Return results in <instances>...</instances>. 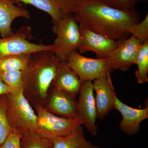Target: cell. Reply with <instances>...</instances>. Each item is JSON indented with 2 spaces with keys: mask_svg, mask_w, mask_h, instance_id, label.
I'll return each mask as SVG.
<instances>
[{
  "mask_svg": "<svg viewBox=\"0 0 148 148\" xmlns=\"http://www.w3.org/2000/svg\"><path fill=\"white\" fill-rule=\"evenodd\" d=\"M79 24L111 40L121 41L131 36V27L140 22L135 8L121 10L100 0H89L74 14Z\"/></svg>",
  "mask_w": 148,
  "mask_h": 148,
  "instance_id": "obj_1",
  "label": "cell"
},
{
  "mask_svg": "<svg viewBox=\"0 0 148 148\" xmlns=\"http://www.w3.org/2000/svg\"><path fill=\"white\" fill-rule=\"evenodd\" d=\"M60 61L53 51L31 53L27 66L22 71L23 92L29 101L42 105L47 97L51 83L58 70Z\"/></svg>",
  "mask_w": 148,
  "mask_h": 148,
  "instance_id": "obj_2",
  "label": "cell"
},
{
  "mask_svg": "<svg viewBox=\"0 0 148 148\" xmlns=\"http://www.w3.org/2000/svg\"><path fill=\"white\" fill-rule=\"evenodd\" d=\"M7 115L12 131L22 137L35 133L37 115L23 90L7 94Z\"/></svg>",
  "mask_w": 148,
  "mask_h": 148,
  "instance_id": "obj_3",
  "label": "cell"
},
{
  "mask_svg": "<svg viewBox=\"0 0 148 148\" xmlns=\"http://www.w3.org/2000/svg\"><path fill=\"white\" fill-rule=\"evenodd\" d=\"M52 32L56 38L53 51L60 61H66L73 51L78 50L81 41L79 24L73 14L64 15L58 21L52 22Z\"/></svg>",
  "mask_w": 148,
  "mask_h": 148,
  "instance_id": "obj_4",
  "label": "cell"
},
{
  "mask_svg": "<svg viewBox=\"0 0 148 148\" xmlns=\"http://www.w3.org/2000/svg\"><path fill=\"white\" fill-rule=\"evenodd\" d=\"M35 108L37 113L35 133L51 141L71 135L82 125L78 118L58 116L48 111L42 105L37 104Z\"/></svg>",
  "mask_w": 148,
  "mask_h": 148,
  "instance_id": "obj_5",
  "label": "cell"
},
{
  "mask_svg": "<svg viewBox=\"0 0 148 148\" xmlns=\"http://www.w3.org/2000/svg\"><path fill=\"white\" fill-rule=\"evenodd\" d=\"M33 38L31 27L24 26L12 36L0 38V59L9 56L53 50L52 45H47L30 42L29 41Z\"/></svg>",
  "mask_w": 148,
  "mask_h": 148,
  "instance_id": "obj_6",
  "label": "cell"
},
{
  "mask_svg": "<svg viewBox=\"0 0 148 148\" xmlns=\"http://www.w3.org/2000/svg\"><path fill=\"white\" fill-rule=\"evenodd\" d=\"M68 66L83 82L90 81L112 73L107 58H91L82 55L77 51L72 52L66 60Z\"/></svg>",
  "mask_w": 148,
  "mask_h": 148,
  "instance_id": "obj_7",
  "label": "cell"
},
{
  "mask_svg": "<svg viewBox=\"0 0 148 148\" xmlns=\"http://www.w3.org/2000/svg\"><path fill=\"white\" fill-rule=\"evenodd\" d=\"M77 105V116L82 125H84L93 137L98 133L96 124L97 118L92 82H83L79 93Z\"/></svg>",
  "mask_w": 148,
  "mask_h": 148,
  "instance_id": "obj_8",
  "label": "cell"
},
{
  "mask_svg": "<svg viewBox=\"0 0 148 148\" xmlns=\"http://www.w3.org/2000/svg\"><path fill=\"white\" fill-rule=\"evenodd\" d=\"M79 28L81 41L78 50L79 53L92 51L96 54L97 58H107L121 41L111 40L89 30L81 24Z\"/></svg>",
  "mask_w": 148,
  "mask_h": 148,
  "instance_id": "obj_9",
  "label": "cell"
},
{
  "mask_svg": "<svg viewBox=\"0 0 148 148\" xmlns=\"http://www.w3.org/2000/svg\"><path fill=\"white\" fill-rule=\"evenodd\" d=\"M42 106L51 113L66 118H77L76 96L52 87Z\"/></svg>",
  "mask_w": 148,
  "mask_h": 148,
  "instance_id": "obj_10",
  "label": "cell"
},
{
  "mask_svg": "<svg viewBox=\"0 0 148 148\" xmlns=\"http://www.w3.org/2000/svg\"><path fill=\"white\" fill-rule=\"evenodd\" d=\"M141 45L138 40L132 36L121 40L107 58L112 70L128 71L135 64V57Z\"/></svg>",
  "mask_w": 148,
  "mask_h": 148,
  "instance_id": "obj_11",
  "label": "cell"
},
{
  "mask_svg": "<svg viewBox=\"0 0 148 148\" xmlns=\"http://www.w3.org/2000/svg\"><path fill=\"white\" fill-rule=\"evenodd\" d=\"M109 72L104 75L94 80L92 82L95 92V105L97 118L105 119L109 113L114 109V100L116 95L111 77Z\"/></svg>",
  "mask_w": 148,
  "mask_h": 148,
  "instance_id": "obj_12",
  "label": "cell"
},
{
  "mask_svg": "<svg viewBox=\"0 0 148 148\" xmlns=\"http://www.w3.org/2000/svg\"><path fill=\"white\" fill-rule=\"evenodd\" d=\"M114 109L121 114L122 119L120 123V129L129 136L136 135L140 129L141 123L148 118V107L144 109H136L127 106L118 98L114 100Z\"/></svg>",
  "mask_w": 148,
  "mask_h": 148,
  "instance_id": "obj_13",
  "label": "cell"
},
{
  "mask_svg": "<svg viewBox=\"0 0 148 148\" xmlns=\"http://www.w3.org/2000/svg\"><path fill=\"white\" fill-rule=\"evenodd\" d=\"M18 17L29 19L31 14L18 0H0V35L2 38L10 36L14 34L12 24Z\"/></svg>",
  "mask_w": 148,
  "mask_h": 148,
  "instance_id": "obj_14",
  "label": "cell"
},
{
  "mask_svg": "<svg viewBox=\"0 0 148 148\" xmlns=\"http://www.w3.org/2000/svg\"><path fill=\"white\" fill-rule=\"evenodd\" d=\"M82 82L73 70L70 68L66 61H60L59 67L51 86L76 96L79 93Z\"/></svg>",
  "mask_w": 148,
  "mask_h": 148,
  "instance_id": "obj_15",
  "label": "cell"
},
{
  "mask_svg": "<svg viewBox=\"0 0 148 148\" xmlns=\"http://www.w3.org/2000/svg\"><path fill=\"white\" fill-rule=\"evenodd\" d=\"M53 148H85L88 142L82 125L71 135L51 140Z\"/></svg>",
  "mask_w": 148,
  "mask_h": 148,
  "instance_id": "obj_16",
  "label": "cell"
},
{
  "mask_svg": "<svg viewBox=\"0 0 148 148\" xmlns=\"http://www.w3.org/2000/svg\"><path fill=\"white\" fill-rule=\"evenodd\" d=\"M138 69L135 72L138 83L144 84L148 82V40L141 45L135 60Z\"/></svg>",
  "mask_w": 148,
  "mask_h": 148,
  "instance_id": "obj_17",
  "label": "cell"
},
{
  "mask_svg": "<svg viewBox=\"0 0 148 148\" xmlns=\"http://www.w3.org/2000/svg\"><path fill=\"white\" fill-rule=\"evenodd\" d=\"M31 54H17L1 58L0 72L24 71L29 63Z\"/></svg>",
  "mask_w": 148,
  "mask_h": 148,
  "instance_id": "obj_18",
  "label": "cell"
},
{
  "mask_svg": "<svg viewBox=\"0 0 148 148\" xmlns=\"http://www.w3.org/2000/svg\"><path fill=\"white\" fill-rule=\"evenodd\" d=\"M20 3L31 5L45 12L51 17L52 22L58 21L64 16L54 0H18Z\"/></svg>",
  "mask_w": 148,
  "mask_h": 148,
  "instance_id": "obj_19",
  "label": "cell"
},
{
  "mask_svg": "<svg viewBox=\"0 0 148 148\" xmlns=\"http://www.w3.org/2000/svg\"><path fill=\"white\" fill-rule=\"evenodd\" d=\"M22 71L0 72V78L8 86L10 93L23 90Z\"/></svg>",
  "mask_w": 148,
  "mask_h": 148,
  "instance_id": "obj_20",
  "label": "cell"
},
{
  "mask_svg": "<svg viewBox=\"0 0 148 148\" xmlns=\"http://www.w3.org/2000/svg\"><path fill=\"white\" fill-rule=\"evenodd\" d=\"M21 148H53L51 140L40 136L36 133H32L22 137Z\"/></svg>",
  "mask_w": 148,
  "mask_h": 148,
  "instance_id": "obj_21",
  "label": "cell"
},
{
  "mask_svg": "<svg viewBox=\"0 0 148 148\" xmlns=\"http://www.w3.org/2000/svg\"><path fill=\"white\" fill-rule=\"evenodd\" d=\"M7 95L0 96V145H2L12 131L7 115Z\"/></svg>",
  "mask_w": 148,
  "mask_h": 148,
  "instance_id": "obj_22",
  "label": "cell"
},
{
  "mask_svg": "<svg viewBox=\"0 0 148 148\" xmlns=\"http://www.w3.org/2000/svg\"><path fill=\"white\" fill-rule=\"evenodd\" d=\"M131 36L138 40L141 44L148 40V14L143 21L133 25L130 30Z\"/></svg>",
  "mask_w": 148,
  "mask_h": 148,
  "instance_id": "obj_23",
  "label": "cell"
},
{
  "mask_svg": "<svg viewBox=\"0 0 148 148\" xmlns=\"http://www.w3.org/2000/svg\"><path fill=\"white\" fill-rule=\"evenodd\" d=\"M64 15L75 12L89 0H54Z\"/></svg>",
  "mask_w": 148,
  "mask_h": 148,
  "instance_id": "obj_24",
  "label": "cell"
},
{
  "mask_svg": "<svg viewBox=\"0 0 148 148\" xmlns=\"http://www.w3.org/2000/svg\"><path fill=\"white\" fill-rule=\"evenodd\" d=\"M108 5L121 10H129L135 8L138 3L147 0H100Z\"/></svg>",
  "mask_w": 148,
  "mask_h": 148,
  "instance_id": "obj_25",
  "label": "cell"
},
{
  "mask_svg": "<svg viewBox=\"0 0 148 148\" xmlns=\"http://www.w3.org/2000/svg\"><path fill=\"white\" fill-rule=\"evenodd\" d=\"M22 136L15 131H12L0 148H21Z\"/></svg>",
  "mask_w": 148,
  "mask_h": 148,
  "instance_id": "obj_26",
  "label": "cell"
},
{
  "mask_svg": "<svg viewBox=\"0 0 148 148\" xmlns=\"http://www.w3.org/2000/svg\"><path fill=\"white\" fill-rule=\"evenodd\" d=\"M10 93L9 88L0 78V96L7 95Z\"/></svg>",
  "mask_w": 148,
  "mask_h": 148,
  "instance_id": "obj_27",
  "label": "cell"
},
{
  "mask_svg": "<svg viewBox=\"0 0 148 148\" xmlns=\"http://www.w3.org/2000/svg\"><path fill=\"white\" fill-rule=\"evenodd\" d=\"M85 148H101L92 145V143H90V142L88 141L87 143V145L86 146Z\"/></svg>",
  "mask_w": 148,
  "mask_h": 148,
  "instance_id": "obj_28",
  "label": "cell"
}]
</instances>
